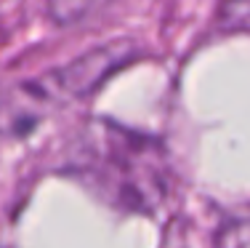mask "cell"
<instances>
[{"mask_svg": "<svg viewBox=\"0 0 250 248\" xmlns=\"http://www.w3.org/2000/svg\"><path fill=\"white\" fill-rule=\"evenodd\" d=\"M218 248H250V216L226 219L216 232Z\"/></svg>", "mask_w": 250, "mask_h": 248, "instance_id": "3", "label": "cell"}, {"mask_svg": "<svg viewBox=\"0 0 250 248\" xmlns=\"http://www.w3.org/2000/svg\"><path fill=\"white\" fill-rule=\"evenodd\" d=\"M136 59H141V48L120 38L96 45L43 75L0 80V139H19L32 134L51 112L88 99Z\"/></svg>", "mask_w": 250, "mask_h": 248, "instance_id": "2", "label": "cell"}, {"mask_svg": "<svg viewBox=\"0 0 250 248\" xmlns=\"http://www.w3.org/2000/svg\"><path fill=\"white\" fill-rule=\"evenodd\" d=\"M231 8L234 11H250V0H231Z\"/></svg>", "mask_w": 250, "mask_h": 248, "instance_id": "5", "label": "cell"}, {"mask_svg": "<svg viewBox=\"0 0 250 248\" xmlns=\"http://www.w3.org/2000/svg\"><path fill=\"white\" fill-rule=\"evenodd\" d=\"M59 174L128 216L160 214L176 187L163 139L109 117H91L69 136Z\"/></svg>", "mask_w": 250, "mask_h": 248, "instance_id": "1", "label": "cell"}, {"mask_svg": "<svg viewBox=\"0 0 250 248\" xmlns=\"http://www.w3.org/2000/svg\"><path fill=\"white\" fill-rule=\"evenodd\" d=\"M93 3L96 0H51L48 11L56 24H72V22H80L93 8Z\"/></svg>", "mask_w": 250, "mask_h": 248, "instance_id": "4", "label": "cell"}]
</instances>
